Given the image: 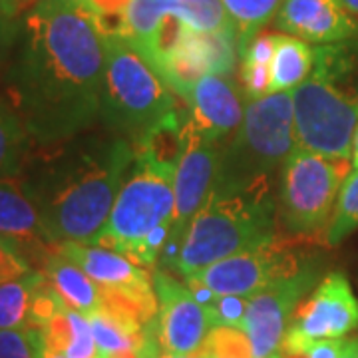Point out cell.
Returning a JSON list of instances; mask_svg holds the SVG:
<instances>
[{
  "mask_svg": "<svg viewBox=\"0 0 358 358\" xmlns=\"http://www.w3.org/2000/svg\"><path fill=\"white\" fill-rule=\"evenodd\" d=\"M8 96L32 141L58 145L90 131L102 115L106 46L80 0H38L20 26Z\"/></svg>",
  "mask_w": 358,
  "mask_h": 358,
  "instance_id": "1",
  "label": "cell"
},
{
  "mask_svg": "<svg viewBox=\"0 0 358 358\" xmlns=\"http://www.w3.org/2000/svg\"><path fill=\"white\" fill-rule=\"evenodd\" d=\"M48 159L36 183H26L36 201L46 243H92L134 166L131 141L106 129L76 136Z\"/></svg>",
  "mask_w": 358,
  "mask_h": 358,
  "instance_id": "2",
  "label": "cell"
},
{
  "mask_svg": "<svg viewBox=\"0 0 358 358\" xmlns=\"http://www.w3.org/2000/svg\"><path fill=\"white\" fill-rule=\"evenodd\" d=\"M294 145L291 92L253 100L241 126L221 148L213 193L273 197L275 176Z\"/></svg>",
  "mask_w": 358,
  "mask_h": 358,
  "instance_id": "3",
  "label": "cell"
},
{
  "mask_svg": "<svg viewBox=\"0 0 358 358\" xmlns=\"http://www.w3.org/2000/svg\"><path fill=\"white\" fill-rule=\"evenodd\" d=\"M103 74L102 122L131 143L181 117L176 92L126 36L108 34Z\"/></svg>",
  "mask_w": 358,
  "mask_h": 358,
  "instance_id": "4",
  "label": "cell"
},
{
  "mask_svg": "<svg viewBox=\"0 0 358 358\" xmlns=\"http://www.w3.org/2000/svg\"><path fill=\"white\" fill-rule=\"evenodd\" d=\"M134 166L115 197L110 217L92 243L112 249L138 265L143 241L162 225H171L178 164L157 157L143 145H134Z\"/></svg>",
  "mask_w": 358,
  "mask_h": 358,
  "instance_id": "5",
  "label": "cell"
},
{
  "mask_svg": "<svg viewBox=\"0 0 358 358\" xmlns=\"http://www.w3.org/2000/svg\"><path fill=\"white\" fill-rule=\"evenodd\" d=\"M277 205L273 197L211 193L193 217L179 251L178 267L183 277L277 237Z\"/></svg>",
  "mask_w": 358,
  "mask_h": 358,
  "instance_id": "6",
  "label": "cell"
},
{
  "mask_svg": "<svg viewBox=\"0 0 358 358\" xmlns=\"http://www.w3.org/2000/svg\"><path fill=\"white\" fill-rule=\"evenodd\" d=\"M336 50H315L310 76L291 92L296 145L313 154L350 159L358 126V96L336 86Z\"/></svg>",
  "mask_w": 358,
  "mask_h": 358,
  "instance_id": "7",
  "label": "cell"
},
{
  "mask_svg": "<svg viewBox=\"0 0 358 358\" xmlns=\"http://www.w3.org/2000/svg\"><path fill=\"white\" fill-rule=\"evenodd\" d=\"M352 171L350 159H333L294 145L281 171L279 215L296 239L327 235L341 187Z\"/></svg>",
  "mask_w": 358,
  "mask_h": 358,
  "instance_id": "8",
  "label": "cell"
},
{
  "mask_svg": "<svg viewBox=\"0 0 358 358\" xmlns=\"http://www.w3.org/2000/svg\"><path fill=\"white\" fill-rule=\"evenodd\" d=\"M169 18L199 32H235L221 0H129L124 10V36L157 72L164 60Z\"/></svg>",
  "mask_w": 358,
  "mask_h": 358,
  "instance_id": "9",
  "label": "cell"
},
{
  "mask_svg": "<svg viewBox=\"0 0 358 358\" xmlns=\"http://www.w3.org/2000/svg\"><path fill=\"white\" fill-rule=\"evenodd\" d=\"M221 148V143L193 131L187 124L183 126V150L179 155L173 183L176 209L169 239L159 257L162 267H171L173 271L178 267L179 251L193 217L207 203L215 187Z\"/></svg>",
  "mask_w": 358,
  "mask_h": 358,
  "instance_id": "10",
  "label": "cell"
},
{
  "mask_svg": "<svg viewBox=\"0 0 358 358\" xmlns=\"http://www.w3.org/2000/svg\"><path fill=\"white\" fill-rule=\"evenodd\" d=\"M358 327V301L345 273H329L294 310L282 338L285 358L301 357L319 341H338Z\"/></svg>",
  "mask_w": 358,
  "mask_h": 358,
  "instance_id": "11",
  "label": "cell"
},
{
  "mask_svg": "<svg viewBox=\"0 0 358 358\" xmlns=\"http://www.w3.org/2000/svg\"><path fill=\"white\" fill-rule=\"evenodd\" d=\"M305 265L307 263H301L299 255L293 253L291 241L273 237L187 277L199 281L219 296L237 294L249 299L273 281L299 273Z\"/></svg>",
  "mask_w": 358,
  "mask_h": 358,
  "instance_id": "12",
  "label": "cell"
},
{
  "mask_svg": "<svg viewBox=\"0 0 358 358\" xmlns=\"http://www.w3.org/2000/svg\"><path fill=\"white\" fill-rule=\"evenodd\" d=\"M237 54L235 32H199L179 24L166 48L159 74L187 102L192 86L201 76L231 74Z\"/></svg>",
  "mask_w": 358,
  "mask_h": 358,
  "instance_id": "13",
  "label": "cell"
},
{
  "mask_svg": "<svg viewBox=\"0 0 358 358\" xmlns=\"http://www.w3.org/2000/svg\"><path fill=\"white\" fill-rule=\"evenodd\" d=\"M315 281L317 267L307 263L299 273L281 277L249 296L243 331L251 341L253 358H267L281 350L294 310Z\"/></svg>",
  "mask_w": 358,
  "mask_h": 358,
  "instance_id": "14",
  "label": "cell"
},
{
  "mask_svg": "<svg viewBox=\"0 0 358 358\" xmlns=\"http://www.w3.org/2000/svg\"><path fill=\"white\" fill-rule=\"evenodd\" d=\"M152 281L157 296L155 329L164 352H203L209 333L215 329L209 310L193 296L185 282H178L164 268H154Z\"/></svg>",
  "mask_w": 358,
  "mask_h": 358,
  "instance_id": "15",
  "label": "cell"
},
{
  "mask_svg": "<svg viewBox=\"0 0 358 358\" xmlns=\"http://www.w3.org/2000/svg\"><path fill=\"white\" fill-rule=\"evenodd\" d=\"M187 126L209 140L225 145L243 122V103L235 84L221 74H205L189 92Z\"/></svg>",
  "mask_w": 358,
  "mask_h": 358,
  "instance_id": "16",
  "label": "cell"
},
{
  "mask_svg": "<svg viewBox=\"0 0 358 358\" xmlns=\"http://www.w3.org/2000/svg\"><path fill=\"white\" fill-rule=\"evenodd\" d=\"M52 247L70 261H74L102 289L122 291L136 296H155L154 281L148 268L136 265L128 257L96 243L80 241H68Z\"/></svg>",
  "mask_w": 358,
  "mask_h": 358,
  "instance_id": "17",
  "label": "cell"
},
{
  "mask_svg": "<svg viewBox=\"0 0 358 358\" xmlns=\"http://www.w3.org/2000/svg\"><path fill=\"white\" fill-rule=\"evenodd\" d=\"M275 24L313 44L343 42L357 32L355 18L341 0H282Z\"/></svg>",
  "mask_w": 358,
  "mask_h": 358,
  "instance_id": "18",
  "label": "cell"
},
{
  "mask_svg": "<svg viewBox=\"0 0 358 358\" xmlns=\"http://www.w3.org/2000/svg\"><path fill=\"white\" fill-rule=\"evenodd\" d=\"M0 237L16 245L46 241L38 205L16 178H0Z\"/></svg>",
  "mask_w": 358,
  "mask_h": 358,
  "instance_id": "19",
  "label": "cell"
},
{
  "mask_svg": "<svg viewBox=\"0 0 358 358\" xmlns=\"http://www.w3.org/2000/svg\"><path fill=\"white\" fill-rule=\"evenodd\" d=\"M42 273L66 307L80 310L88 317L102 307V287L92 281L74 261L58 253L54 247L42 263Z\"/></svg>",
  "mask_w": 358,
  "mask_h": 358,
  "instance_id": "20",
  "label": "cell"
},
{
  "mask_svg": "<svg viewBox=\"0 0 358 358\" xmlns=\"http://www.w3.org/2000/svg\"><path fill=\"white\" fill-rule=\"evenodd\" d=\"M40 331V345L68 358H100L88 315L62 307Z\"/></svg>",
  "mask_w": 358,
  "mask_h": 358,
  "instance_id": "21",
  "label": "cell"
},
{
  "mask_svg": "<svg viewBox=\"0 0 358 358\" xmlns=\"http://www.w3.org/2000/svg\"><path fill=\"white\" fill-rule=\"evenodd\" d=\"M315 68V50L305 40L279 34L277 46L271 58V82L268 94H282L293 92L299 84H303Z\"/></svg>",
  "mask_w": 358,
  "mask_h": 358,
  "instance_id": "22",
  "label": "cell"
},
{
  "mask_svg": "<svg viewBox=\"0 0 358 358\" xmlns=\"http://www.w3.org/2000/svg\"><path fill=\"white\" fill-rule=\"evenodd\" d=\"M44 282L42 271H28L18 279L0 282V331L36 329L34 308Z\"/></svg>",
  "mask_w": 358,
  "mask_h": 358,
  "instance_id": "23",
  "label": "cell"
},
{
  "mask_svg": "<svg viewBox=\"0 0 358 358\" xmlns=\"http://www.w3.org/2000/svg\"><path fill=\"white\" fill-rule=\"evenodd\" d=\"M88 319L100 358H110L126 350H134V352L140 350L148 324H141L138 320L106 307H100L96 313H92Z\"/></svg>",
  "mask_w": 358,
  "mask_h": 358,
  "instance_id": "24",
  "label": "cell"
},
{
  "mask_svg": "<svg viewBox=\"0 0 358 358\" xmlns=\"http://www.w3.org/2000/svg\"><path fill=\"white\" fill-rule=\"evenodd\" d=\"M30 141L32 138L13 103L0 100V178H18Z\"/></svg>",
  "mask_w": 358,
  "mask_h": 358,
  "instance_id": "25",
  "label": "cell"
},
{
  "mask_svg": "<svg viewBox=\"0 0 358 358\" xmlns=\"http://www.w3.org/2000/svg\"><path fill=\"white\" fill-rule=\"evenodd\" d=\"M235 26L237 52L243 56L249 44L257 38V32L279 13L282 0H221Z\"/></svg>",
  "mask_w": 358,
  "mask_h": 358,
  "instance_id": "26",
  "label": "cell"
},
{
  "mask_svg": "<svg viewBox=\"0 0 358 358\" xmlns=\"http://www.w3.org/2000/svg\"><path fill=\"white\" fill-rule=\"evenodd\" d=\"M279 34H263L257 36L249 48L241 56V84H243L245 96L253 102L259 98L268 96V82H271V58L277 46Z\"/></svg>",
  "mask_w": 358,
  "mask_h": 358,
  "instance_id": "27",
  "label": "cell"
},
{
  "mask_svg": "<svg viewBox=\"0 0 358 358\" xmlns=\"http://www.w3.org/2000/svg\"><path fill=\"white\" fill-rule=\"evenodd\" d=\"M358 227V169H352L345 179L331 225L327 229V243L341 245Z\"/></svg>",
  "mask_w": 358,
  "mask_h": 358,
  "instance_id": "28",
  "label": "cell"
},
{
  "mask_svg": "<svg viewBox=\"0 0 358 358\" xmlns=\"http://www.w3.org/2000/svg\"><path fill=\"white\" fill-rule=\"evenodd\" d=\"M203 355L209 358H253V348L241 329L215 327L205 343Z\"/></svg>",
  "mask_w": 358,
  "mask_h": 358,
  "instance_id": "29",
  "label": "cell"
},
{
  "mask_svg": "<svg viewBox=\"0 0 358 358\" xmlns=\"http://www.w3.org/2000/svg\"><path fill=\"white\" fill-rule=\"evenodd\" d=\"M38 329L0 331V358H40Z\"/></svg>",
  "mask_w": 358,
  "mask_h": 358,
  "instance_id": "30",
  "label": "cell"
},
{
  "mask_svg": "<svg viewBox=\"0 0 358 358\" xmlns=\"http://www.w3.org/2000/svg\"><path fill=\"white\" fill-rule=\"evenodd\" d=\"M247 305H249L247 296L223 294V296H217V301L207 310H209V317L213 320V327H233V329L243 331Z\"/></svg>",
  "mask_w": 358,
  "mask_h": 358,
  "instance_id": "31",
  "label": "cell"
},
{
  "mask_svg": "<svg viewBox=\"0 0 358 358\" xmlns=\"http://www.w3.org/2000/svg\"><path fill=\"white\" fill-rule=\"evenodd\" d=\"M32 268L28 267V261L20 253L14 241L0 237V282L13 281L26 275Z\"/></svg>",
  "mask_w": 358,
  "mask_h": 358,
  "instance_id": "32",
  "label": "cell"
},
{
  "mask_svg": "<svg viewBox=\"0 0 358 358\" xmlns=\"http://www.w3.org/2000/svg\"><path fill=\"white\" fill-rule=\"evenodd\" d=\"M20 26L22 24H18V20L13 16L0 14V64L10 54L16 40L20 36Z\"/></svg>",
  "mask_w": 358,
  "mask_h": 358,
  "instance_id": "33",
  "label": "cell"
},
{
  "mask_svg": "<svg viewBox=\"0 0 358 358\" xmlns=\"http://www.w3.org/2000/svg\"><path fill=\"white\" fill-rule=\"evenodd\" d=\"M343 345H345V338H338V341H319V343H313V345L308 346L301 357L293 358H341Z\"/></svg>",
  "mask_w": 358,
  "mask_h": 358,
  "instance_id": "34",
  "label": "cell"
},
{
  "mask_svg": "<svg viewBox=\"0 0 358 358\" xmlns=\"http://www.w3.org/2000/svg\"><path fill=\"white\" fill-rule=\"evenodd\" d=\"M341 358H358V338H345Z\"/></svg>",
  "mask_w": 358,
  "mask_h": 358,
  "instance_id": "35",
  "label": "cell"
},
{
  "mask_svg": "<svg viewBox=\"0 0 358 358\" xmlns=\"http://www.w3.org/2000/svg\"><path fill=\"white\" fill-rule=\"evenodd\" d=\"M18 13H20V6H18L16 0H0V14L18 18Z\"/></svg>",
  "mask_w": 358,
  "mask_h": 358,
  "instance_id": "36",
  "label": "cell"
},
{
  "mask_svg": "<svg viewBox=\"0 0 358 358\" xmlns=\"http://www.w3.org/2000/svg\"><path fill=\"white\" fill-rule=\"evenodd\" d=\"M350 164L352 169H358V126L355 131V138H352V152H350Z\"/></svg>",
  "mask_w": 358,
  "mask_h": 358,
  "instance_id": "37",
  "label": "cell"
},
{
  "mask_svg": "<svg viewBox=\"0 0 358 358\" xmlns=\"http://www.w3.org/2000/svg\"><path fill=\"white\" fill-rule=\"evenodd\" d=\"M40 358H68L60 352H54V350H48V348H42L40 346Z\"/></svg>",
  "mask_w": 358,
  "mask_h": 358,
  "instance_id": "38",
  "label": "cell"
},
{
  "mask_svg": "<svg viewBox=\"0 0 358 358\" xmlns=\"http://www.w3.org/2000/svg\"><path fill=\"white\" fill-rule=\"evenodd\" d=\"M157 358H209V357H205L203 352H199V355H169V352H164L162 357H157Z\"/></svg>",
  "mask_w": 358,
  "mask_h": 358,
  "instance_id": "39",
  "label": "cell"
},
{
  "mask_svg": "<svg viewBox=\"0 0 358 358\" xmlns=\"http://www.w3.org/2000/svg\"><path fill=\"white\" fill-rule=\"evenodd\" d=\"M341 2H343L346 8H348V13L358 16V0H341Z\"/></svg>",
  "mask_w": 358,
  "mask_h": 358,
  "instance_id": "40",
  "label": "cell"
},
{
  "mask_svg": "<svg viewBox=\"0 0 358 358\" xmlns=\"http://www.w3.org/2000/svg\"><path fill=\"white\" fill-rule=\"evenodd\" d=\"M110 358H138V355H136L134 350H126V352H117V355H114V357Z\"/></svg>",
  "mask_w": 358,
  "mask_h": 358,
  "instance_id": "41",
  "label": "cell"
},
{
  "mask_svg": "<svg viewBox=\"0 0 358 358\" xmlns=\"http://www.w3.org/2000/svg\"><path fill=\"white\" fill-rule=\"evenodd\" d=\"M16 2H18V6H20V10H22V8H28V6H34L38 0H16Z\"/></svg>",
  "mask_w": 358,
  "mask_h": 358,
  "instance_id": "42",
  "label": "cell"
},
{
  "mask_svg": "<svg viewBox=\"0 0 358 358\" xmlns=\"http://www.w3.org/2000/svg\"><path fill=\"white\" fill-rule=\"evenodd\" d=\"M267 358H285L281 355V352H275V355H271V357H267Z\"/></svg>",
  "mask_w": 358,
  "mask_h": 358,
  "instance_id": "43",
  "label": "cell"
},
{
  "mask_svg": "<svg viewBox=\"0 0 358 358\" xmlns=\"http://www.w3.org/2000/svg\"><path fill=\"white\" fill-rule=\"evenodd\" d=\"M80 2H86V0H80Z\"/></svg>",
  "mask_w": 358,
  "mask_h": 358,
  "instance_id": "44",
  "label": "cell"
}]
</instances>
